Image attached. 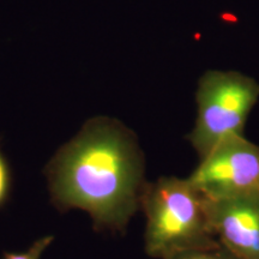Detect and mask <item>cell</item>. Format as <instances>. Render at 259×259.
Instances as JSON below:
<instances>
[{
    "mask_svg": "<svg viewBox=\"0 0 259 259\" xmlns=\"http://www.w3.org/2000/svg\"><path fill=\"white\" fill-rule=\"evenodd\" d=\"M171 259H238L234 254L231 253L225 246L218 244L208 246V247L197 248L189 252L178 254Z\"/></svg>",
    "mask_w": 259,
    "mask_h": 259,
    "instance_id": "8992f818",
    "label": "cell"
},
{
    "mask_svg": "<svg viewBox=\"0 0 259 259\" xmlns=\"http://www.w3.org/2000/svg\"><path fill=\"white\" fill-rule=\"evenodd\" d=\"M139 204L147 218L144 248L151 258L171 259L219 242L210 228L205 198L189 179L161 177L145 183Z\"/></svg>",
    "mask_w": 259,
    "mask_h": 259,
    "instance_id": "7a4b0ae2",
    "label": "cell"
},
{
    "mask_svg": "<svg viewBox=\"0 0 259 259\" xmlns=\"http://www.w3.org/2000/svg\"><path fill=\"white\" fill-rule=\"evenodd\" d=\"M46 176L60 211L85 210L96 229L124 233L141 206L144 156L135 132L115 119L97 116L58 151Z\"/></svg>",
    "mask_w": 259,
    "mask_h": 259,
    "instance_id": "6da1fadb",
    "label": "cell"
},
{
    "mask_svg": "<svg viewBox=\"0 0 259 259\" xmlns=\"http://www.w3.org/2000/svg\"><path fill=\"white\" fill-rule=\"evenodd\" d=\"M258 99L259 84L240 72L210 70L200 77L196 124L186 136L199 160L225 138L244 135L246 120Z\"/></svg>",
    "mask_w": 259,
    "mask_h": 259,
    "instance_id": "3957f363",
    "label": "cell"
},
{
    "mask_svg": "<svg viewBox=\"0 0 259 259\" xmlns=\"http://www.w3.org/2000/svg\"><path fill=\"white\" fill-rule=\"evenodd\" d=\"M205 205L220 244L238 259H259V197L205 198Z\"/></svg>",
    "mask_w": 259,
    "mask_h": 259,
    "instance_id": "5b68a950",
    "label": "cell"
},
{
    "mask_svg": "<svg viewBox=\"0 0 259 259\" xmlns=\"http://www.w3.org/2000/svg\"><path fill=\"white\" fill-rule=\"evenodd\" d=\"M10 185H11V176H10L9 166L3 154L0 153V205L8 198Z\"/></svg>",
    "mask_w": 259,
    "mask_h": 259,
    "instance_id": "ba28073f",
    "label": "cell"
},
{
    "mask_svg": "<svg viewBox=\"0 0 259 259\" xmlns=\"http://www.w3.org/2000/svg\"><path fill=\"white\" fill-rule=\"evenodd\" d=\"M187 179L208 199L259 197V147L244 135L227 137Z\"/></svg>",
    "mask_w": 259,
    "mask_h": 259,
    "instance_id": "277c9868",
    "label": "cell"
},
{
    "mask_svg": "<svg viewBox=\"0 0 259 259\" xmlns=\"http://www.w3.org/2000/svg\"><path fill=\"white\" fill-rule=\"evenodd\" d=\"M53 239V236H44L35 241L28 251L23 253H5L3 259H40L42 252L51 245Z\"/></svg>",
    "mask_w": 259,
    "mask_h": 259,
    "instance_id": "52a82bcc",
    "label": "cell"
}]
</instances>
